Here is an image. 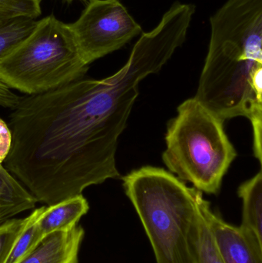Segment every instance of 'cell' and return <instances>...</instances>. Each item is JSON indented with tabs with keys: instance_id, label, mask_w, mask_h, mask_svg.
Masks as SVG:
<instances>
[{
	"instance_id": "ba28073f",
	"label": "cell",
	"mask_w": 262,
	"mask_h": 263,
	"mask_svg": "<svg viewBox=\"0 0 262 263\" xmlns=\"http://www.w3.org/2000/svg\"><path fill=\"white\" fill-rule=\"evenodd\" d=\"M85 236L83 227L56 231L43 238L35 250L19 263H78Z\"/></svg>"
},
{
	"instance_id": "9c48e42d",
	"label": "cell",
	"mask_w": 262,
	"mask_h": 263,
	"mask_svg": "<svg viewBox=\"0 0 262 263\" xmlns=\"http://www.w3.org/2000/svg\"><path fill=\"white\" fill-rule=\"evenodd\" d=\"M40 208L37 224L45 237L54 232L72 230L76 227L81 218L89 212V205L81 194Z\"/></svg>"
},
{
	"instance_id": "2e32d148",
	"label": "cell",
	"mask_w": 262,
	"mask_h": 263,
	"mask_svg": "<svg viewBox=\"0 0 262 263\" xmlns=\"http://www.w3.org/2000/svg\"><path fill=\"white\" fill-rule=\"evenodd\" d=\"M27 217L10 219L0 224V263H5L14 244L26 227Z\"/></svg>"
},
{
	"instance_id": "52a82bcc",
	"label": "cell",
	"mask_w": 262,
	"mask_h": 263,
	"mask_svg": "<svg viewBox=\"0 0 262 263\" xmlns=\"http://www.w3.org/2000/svg\"><path fill=\"white\" fill-rule=\"evenodd\" d=\"M205 213L225 263H262V239L255 233L225 222L206 202Z\"/></svg>"
},
{
	"instance_id": "7a4b0ae2",
	"label": "cell",
	"mask_w": 262,
	"mask_h": 263,
	"mask_svg": "<svg viewBox=\"0 0 262 263\" xmlns=\"http://www.w3.org/2000/svg\"><path fill=\"white\" fill-rule=\"evenodd\" d=\"M209 51L194 98L225 121L249 119L261 144L262 0H227L210 18Z\"/></svg>"
},
{
	"instance_id": "277c9868",
	"label": "cell",
	"mask_w": 262,
	"mask_h": 263,
	"mask_svg": "<svg viewBox=\"0 0 262 263\" xmlns=\"http://www.w3.org/2000/svg\"><path fill=\"white\" fill-rule=\"evenodd\" d=\"M223 123L192 98L178 106V114L168 124L165 164L180 180L208 194L219 192L237 156Z\"/></svg>"
},
{
	"instance_id": "5b68a950",
	"label": "cell",
	"mask_w": 262,
	"mask_h": 263,
	"mask_svg": "<svg viewBox=\"0 0 262 263\" xmlns=\"http://www.w3.org/2000/svg\"><path fill=\"white\" fill-rule=\"evenodd\" d=\"M89 66L81 58L69 24L54 15L0 58V81L27 96L53 90L83 79Z\"/></svg>"
},
{
	"instance_id": "6da1fadb",
	"label": "cell",
	"mask_w": 262,
	"mask_h": 263,
	"mask_svg": "<svg viewBox=\"0 0 262 263\" xmlns=\"http://www.w3.org/2000/svg\"><path fill=\"white\" fill-rule=\"evenodd\" d=\"M180 46L178 35L158 24L141 35L127 63L114 75L80 79L20 97L9 115L12 142L5 168L37 202L47 205L119 177L118 138L138 85L159 72Z\"/></svg>"
},
{
	"instance_id": "5bb4252c",
	"label": "cell",
	"mask_w": 262,
	"mask_h": 263,
	"mask_svg": "<svg viewBox=\"0 0 262 263\" xmlns=\"http://www.w3.org/2000/svg\"><path fill=\"white\" fill-rule=\"evenodd\" d=\"M41 208L36 209L27 216L26 227L14 244L5 263H19L29 256L43 240L44 236L37 224Z\"/></svg>"
},
{
	"instance_id": "3957f363",
	"label": "cell",
	"mask_w": 262,
	"mask_h": 263,
	"mask_svg": "<svg viewBox=\"0 0 262 263\" xmlns=\"http://www.w3.org/2000/svg\"><path fill=\"white\" fill-rule=\"evenodd\" d=\"M157 263H192L189 231L203 192L166 170L144 166L123 177Z\"/></svg>"
},
{
	"instance_id": "30bf717a",
	"label": "cell",
	"mask_w": 262,
	"mask_h": 263,
	"mask_svg": "<svg viewBox=\"0 0 262 263\" xmlns=\"http://www.w3.org/2000/svg\"><path fill=\"white\" fill-rule=\"evenodd\" d=\"M36 199L0 163V224L35 208Z\"/></svg>"
},
{
	"instance_id": "4fadbf2b",
	"label": "cell",
	"mask_w": 262,
	"mask_h": 263,
	"mask_svg": "<svg viewBox=\"0 0 262 263\" xmlns=\"http://www.w3.org/2000/svg\"><path fill=\"white\" fill-rule=\"evenodd\" d=\"M238 196L243 199V222L240 227L255 233L262 239V173L240 185Z\"/></svg>"
},
{
	"instance_id": "9a60e30c",
	"label": "cell",
	"mask_w": 262,
	"mask_h": 263,
	"mask_svg": "<svg viewBox=\"0 0 262 263\" xmlns=\"http://www.w3.org/2000/svg\"><path fill=\"white\" fill-rule=\"evenodd\" d=\"M42 0H0V23L16 18L35 20L42 14Z\"/></svg>"
},
{
	"instance_id": "8992f818",
	"label": "cell",
	"mask_w": 262,
	"mask_h": 263,
	"mask_svg": "<svg viewBox=\"0 0 262 263\" xmlns=\"http://www.w3.org/2000/svg\"><path fill=\"white\" fill-rule=\"evenodd\" d=\"M69 26L88 66L121 49L142 32L120 0H89L79 18Z\"/></svg>"
},
{
	"instance_id": "7c38bea8",
	"label": "cell",
	"mask_w": 262,
	"mask_h": 263,
	"mask_svg": "<svg viewBox=\"0 0 262 263\" xmlns=\"http://www.w3.org/2000/svg\"><path fill=\"white\" fill-rule=\"evenodd\" d=\"M37 20L21 18L0 23V58L32 32ZM20 97L0 81V106L13 109Z\"/></svg>"
},
{
	"instance_id": "e0dca14e",
	"label": "cell",
	"mask_w": 262,
	"mask_h": 263,
	"mask_svg": "<svg viewBox=\"0 0 262 263\" xmlns=\"http://www.w3.org/2000/svg\"><path fill=\"white\" fill-rule=\"evenodd\" d=\"M12 136L9 125L0 119V163L3 164L10 152Z\"/></svg>"
},
{
	"instance_id": "8fae6325",
	"label": "cell",
	"mask_w": 262,
	"mask_h": 263,
	"mask_svg": "<svg viewBox=\"0 0 262 263\" xmlns=\"http://www.w3.org/2000/svg\"><path fill=\"white\" fill-rule=\"evenodd\" d=\"M206 202L203 196L200 198L198 212L189 231V248L192 263H225L215 245L206 219Z\"/></svg>"
}]
</instances>
